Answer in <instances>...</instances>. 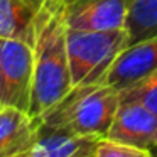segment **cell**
Here are the masks:
<instances>
[{
	"mask_svg": "<svg viewBox=\"0 0 157 157\" xmlns=\"http://www.w3.org/2000/svg\"><path fill=\"white\" fill-rule=\"evenodd\" d=\"M128 46L157 34V0H130L127 15Z\"/></svg>",
	"mask_w": 157,
	"mask_h": 157,
	"instance_id": "obj_11",
	"label": "cell"
},
{
	"mask_svg": "<svg viewBox=\"0 0 157 157\" xmlns=\"http://www.w3.org/2000/svg\"><path fill=\"white\" fill-rule=\"evenodd\" d=\"M48 0H0V39H19L34 46L36 24Z\"/></svg>",
	"mask_w": 157,
	"mask_h": 157,
	"instance_id": "obj_10",
	"label": "cell"
},
{
	"mask_svg": "<svg viewBox=\"0 0 157 157\" xmlns=\"http://www.w3.org/2000/svg\"><path fill=\"white\" fill-rule=\"evenodd\" d=\"M125 48H128L127 29L103 32L68 29V59L73 86L101 81L112 63Z\"/></svg>",
	"mask_w": 157,
	"mask_h": 157,
	"instance_id": "obj_3",
	"label": "cell"
},
{
	"mask_svg": "<svg viewBox=\"0 0 157 157\" xmlns=\"http://www.w3.org/2000/svg\"><path fill=\"white\" fill-rule=\"evenodd\" d=\"M19 157H25V154H24V155H19Z\"/></svg>",
	"mask_w": 157,
	"mask_h": 157,
	"instance_id": "obj_16",
	"label": "cell"
},
{
	"mask_svg": "<svg viewBox=\"0 0 157 157\" xmlns=\"http://www.w3.org/2000/svg\"><path fill=\"white\" fill-rule=\"evenodd\" d=\"M157 69V34L125 48L112 63L101 78L112 88L122 90L132 86L144 76Z\"/></svg>",
	"mask_w": 157,
	"mask_h": 157,
	"instance_id": "obj_7",
	"label": "cell"
},
{
	"mask_svg": "<svg viewBox=\"0 0 157 157\" xmlns=\"http://www.w3.org/2000/svg\"><path fill=\"white\" fill-rule=\"evenodd\" d=\"M95 155L96 157H155L149 150L139 149V147H133V145H127V144L113 142V140L105 139V137L100 140Z\"/></svg>",
	"mask_w": 157,
	"mask_h": 157,
	"instance_id": "obj_13",
	"label": "cell"
},
{
	"mask_svg": "<svg viewBox=\"0 0 157 157\" xmlns=\"http://www.w3.org/2000/svg\"><path fill=\"white\" fill-rule=\"evenodd\" d=\"M2 108H4V105H0V110H2Z\"/></svg>",
	"mask_w": 157,
	"mask_h": 157,
	"instance_id": "obj_15",
	"label": "cell"
},
{
	"mask_svg": "<svg viewBox=\"0 0 157 157\" xmlns=\"http://www.w3.org/2000/svg\"><path fill=\"white\" fill-rule=\"evenodd\" d=\"M73 88L64 0H48L36 24L34 79L29 115L41 118Z\"/></svg>",
	"mask_w": 157,
	"mask_h": 157,
	"instance_id": "obj_1",
	"label": "cell"
},
{
	"mask_svg": "<svg viewBox=\"0 0 157 157\" xmlns=\"http://www.w3.org/2000/svg\"><path fill=\"white\" fill-rule=\"evenodd\" d=\"M98 135H79L58 128H49L41 123L37 139L25 157H88L96 152Z\"/></svg>",
	"mask_w": 157,
	"mask_h": 157,
	"instance_id": "obj_8",
	"label": "cell"
},
{
	"mask_svg": "<svg viewBox=\"0 0 157 157\" xmlns=\"http://www.w3.org/2000/svg\"><path fill=\"white\" fill-rule=\"evenodd\" d=\"M120 101H135L157 113V69L120 91Z\"/></svg>",
	"mask_w": 157,
	"mask_h": 157,
	"instance_id": "obj_12",
	"label": "cell"
},
{
	"mask_svg": "<svg viewBox=\"0 0 157 157\" xmlns=\"http://www.w3.org/2000/svg\"><path fill=\"white\" fill-rule=\"evenodd\" d=\"M41 118L14 106L0 110V157H19L29 152L37 139Z\"/></svg>",
	"mask_w": 157,
	"mask_h": 157,
	"instance_id": "obj_9",
	"label": "cell"
},
{
	"mask_svg": "<svg viewBox=\"0 0 157 157\" xmlns=\"http://www.w3.org/2000/svg\"><path fill=\"white\" fill-rule=\"evenodd\" d=\"M88 157H96V155H95V154H93V155H88Z\"/></svg>",
	"mask_w": 157,
	"mask_h": 157,
	"instance_id": "obj_14",
	"label": "cell"
},
{
	"mask_svg": "<svg viewBox=\"0 0 157 157\" xmlns=\"http://www.w3.org/2000/svg\"><path fill=\"white\" fill-rule=\"evenodd\" d=\"M34 79V46L0 39V105L29 112Z\"/></svg>",
	"mask_w": 157,
	"mask_h": 157,
	"instance_id": "obj_4",
	"label": "cell"
},
{
	"mask_svg": "<svg viewBox=\"0 0 157 157\" xmlns=\"http://www.w3.org/2000/svg\"><path fill=\"white\" fill-rule=\"evenodd\" d=\"M120 105V91L103 81L75 85L51 110L41 117V123L79 135L105 137Z\"/></svg>",
	"mask_w": 157,
	"mask_h": 157,
	"instance_id": "obj_2",
	"label": "cell"
},
{
	"mask_svg": "<svg viewBox=\"0 0 157 157\" xmlns=\"http://www.w3.org/2000/svg\"><path fill=\"white\" fill-rule=\"evenodd\" d=\"M105 139L149 150L157 157V113L135 101H120Z\"/></svg>",
	"mask_w": 157,
	"mask_h": 157,
	"instance_id": "obj_5",
	"label": "cell"
},
{
	"mask_svg": "<svg viewBox=\"0 0 157 157\" xmlns=\"http://www.w3.org/2000/svg\"><path fill=\"white\" fill-rule=\"evenodd\" d=\"M69 31L103 32L125 29L130 0H64Z\"/></svg>",
	"mask_w": 157,
	"mask_h": 157,
	"instance_id": "obj_6",
	"label": "cell"
}]
</instances>
